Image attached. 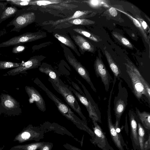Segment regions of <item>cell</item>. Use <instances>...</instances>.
Instances as JSON below:
<instances>
[{
	"mask_svg": "<svg viewBox=\"0 0 150 150\" xmlns=\"http://www.w3.org/2000/svg\"><path fill=\"white\" fill-rule=\"evenodd\" d=\"M37 84L45 92L48 97L54 101L59 112L63 116L73 122L79 128L86 131L91 136L93 135V132L75 115L67 105L62 102L60 99L50 91L40 81H38Z\"/></svg>",
	"mask_w": 150,
	"mask_h": 150,
	"instance_id": "obj_1",
	"label": "cell"
},
{
	"mask_svg": "<svg viewBox=\"0 0 150 150\" xmlns=\"http://www.w3.org/2000/svg\"><path fill=\"white\" fill-rule=\"evenodd\" d=\"M118 92L115 97L114 101V110L116 120L119 123L121 116L125 111L127 105L128 96L127 89L122 85V81L120 80L118 84Z\"/></svg>",
	"mask_w": 150,
	"mask_h": 150,
	"instance_id": "obj_2",
	"label": "cell"
},
{
	"mask_svg": "<svg viewBox=\"0 0 150 150\" xmlns=\"http://www.w3.org/2000/svg\"><path fill=\"white\" fill-rule=\"evenodd\" d=\"M44 137L43 131L37 128L29 125L24 128L15 137L13 141H18L22 143L27 141L35 140L38 141Z\"/></svg>",
	"mask_w": 150,
	"mask_h": 150,
	"instance_id": "obj_3",
	"label": "cell"
},
{
	"mask_svg": "<svg viewBox=\"0 0 150 150\" xmlns=\"http://www.w3.org/2000/svg\"><path fill=\"white\" fill-rule=\"evenodd\" d=\"M55 86L57 88V91L62 96L67 104L86 121V118L83 115L81 108L71 90L66 86L62 85L61 84Z\"/></svg>",
	"mask_w": 150,
	"mask_h": 150,
	"instance_id": "obj_4",
	"label": "cell"
},
{
	"mask_svg": "<svg viewBox=\"0 0 150 150\" xmlns=\"http://www.w3.org/2000/svg\"><path fill=\"white\" fill-rule=\"evenodd\" d=\"M126 72L131 80L134 95L139 101L140 100L142 95H144L148 99L149 103L150 98L148 96L141 81L130 65L127 63L126 64Z\"/></svg>",
	"mask_w": 150,
	"mask_h": 150,
	"instance_id": "obj_5",
	"label": "cell"
},
{
	"mask_svg": "<svg viewBox=\"0 0 150 150\" xmlns=\"http://www.w3.org/2000/svg\"><path fill=\"white\" fill-rule=\"evenodd\" d=\"M112 86L110 92L108 100L107 110L108 127L111 137L116 147L119 150H124L120 135L116 131L115 126L113 124L111 120L110 104L112 93L114 88V86Z\"/></svg>",
	"mask_w": 150,
	"mask_h": 150,
	"instance_id": "obj_6",
	"label": "cell"
},
{
	"mask_svg": "<svg viewBox=\"0 0 150 150\" xmlns=\"http://www.w3.org/2000/svg\"><path fill=\"white\" fill-rule=\"evenodd\" d=\"M69 88L74 94L80 102L86 108L88 112L89 117L93 121L101 122V114L100 111L97 110L93 105L90 101L86 97L82 96L71 86Z\"/></svg>",
	"mask_w": 150,
	"mask_h": 150,
	"instance_id": "obj_7",
	"label": "cell"
},
{
	"mask_svg": "<svg viewBox=\"0 0 150 150\" xmlns=\"http://www.w3.org/2000/svg\"><path fill=\"white\" fill-rule=\"evenodd\" d=\"M94 68L96 76L100 78L106 91H108L111 77L101 59L97 57L94 62Z\"/></svg>",
	"mask_w": 150,
	"mask_h": 150,
	"instance_id": "obj_8",
	"label": "cell"
},
{
	"mask_svg": "<svg viewBox=\"0 0 150 150\" xmlns=\"http://www.w3.org/2000/svg\"><path fill=\"white\" fill-rule=\"evenodd\" d=\"M44 35L39 33H26L14 37L0 44V47H6L31 42L43 38Z\"/></svg>",
	"mask_w": 150,
	"mask_h": 150,
	"instance_id": "obj_9",
	"label": "cell"
},
{
	"mask_svg": "<svg viewBox=\"0 0 150 150\" xmlns=\"http://www.w3.org/2000/svg\"><path fill=\"white\" fill-rule=\"evenodd\" d=\"M66 59L78 74L88 83L93 91L96 93V89L91 81L88 72L85 68L75 58H71L68 55Z\"/></svg>",
	"mask_w": 150,
	"mask_h": 150,
	"instance_id": "obj_10",
	"label": "cell"
},
{
	"mask_svg": "<svg viewBox=\"0 0 150 150\" xmlns=\"http://www.w3.org/2000/svg\"><path fill=\"white\" fill-rule=\"evenodd\" d=\"M93 127L94 135L93 137L94 143H96L99 147L103 149H105L106 148V139L103 132L97 122L93 121Z\"/></svg>",
	"mask_w": 150,
	"mask_h": 150,
	"instance_id": "obj_11",
	"label": "cell"
},
{
	"mask_svg": "<svg viewBox=\"0 0 150 150\" xmlns=\"http://www.w3.org/2000/svg\"><path fill=\"white\" fill-rule=\"evenodd\" d=\"M91 11H78L75 12L74 14L69 17L58 20L54 21H50L48 23L45 24H51L55 25L64 22L68 21L77 18H84L92 16L94 15L95 13H93Z\"/></svg>",
	"mask_w": 150,
	"mask_h": 150,
	"instance_id": "obj_12",
	"label": "cell"
},
{
	"mask_svg": "<svg viewBox=\"0 0 150 150\" xmlns=\"http://www.w3.org/2000/svg\"><path fill=\"white\" fill-rule=\"evenodd\" d=\"M131 130V136L133 146L136 149L139 147L137 123L132 111L129 110V112Z\"/></svg>",
	"mask_w": 150,
	"mask_h": 150,
	"instance_id": "obj_13",
	"label": "cell"
},
{
	"mask_svg": "<svg viewBox=\"0 0 150 150\" xmlns=\"http://www.w3.org/2000/svg\"><path fill=\"white\" fill-rule=\"evenodd\" d=\"M28 92L32 99L35 101L38 109L44 112L46 110L44 100L40 93L33 88H29Z\"/></svg>",
	"mask_w": 150,
	"mask_h": 150,
	"instance_id": "obj_14",
	"label": "cell"
},
{
	"mask_svg": "<svg viewBox=\"0 0 150 150\" xmlns=\"http://www.w3.org/2000/svg\"><path fill=\"white\" fill-rule=\"evenodd\" d=\"M72 38L76 44L83 52H94V46L85 38L79 35H73Z\"/></svg>",
	"mask_w": 150,
	"mask_h": 150,
	"instance_id": "obj_15",
	"label": "cell"
},
{
	"mask_svg": "<svg viewBox=\"0 0 150 150\" xmlns=\"http://www.w3.org/2000/svg\"><path fill=\"white\" fill-rule=\"evenodd\" d=\"M105 54L109 66L114 75L113 86H114L117 80L121 74V71L117 65L114 61L110 53L107 51H105Z\"/></svg>",
	"mask_w": 150,
	"mask_h": 150,
	"instance_id": "obj_16",
	"label": "cell"
},
{
	"mask_svg": "<svg viewBox=\"0 0 150 150\" xmlns=\"http://www.w3.org/2000/svg\"><path fill=\"white\" fill-rule=\"evenodd\" d=\"M35 18V15L34 13H26L18 17L15 23L21 27L25 26L34 22Z\"/></svg>",
	"mask_w": 150,
	"mask_h": 150,
	"instance_id": "obj_17",
	"label": "cell"
},
{
	"mask_svg": "<svg viewBox=\"0 0 150 150\" xmlns=\"http://www.w3.org/2000/svg\"><path fill=\"white\" fill-rule=\"evenodd\" d=\"M46 143L45 142H37L24 145H17L12 147L9 150H37Z\"/></svg>",
	"mask_w": 150,
	"mask_h": 150,
	"instance_id": "obj_18",
	"label": "cell"
},
{
	"mask_svg": "<svg viewBox=\"0 0 150 150\" xmlns=\"http://www.w3.org/2000/svg\"><path fill=\"white\" fill-rule=\"evenodd\" d=\"M41 72L47 75L55 86L60 84L59 79L57 74L53 69L47 67L41 66L39 68Z\"/></svg>",
	"mask_w": 150,
	"mask_h": 150,
	"instance_id": "obj_19",
	"label": "cell"
},
{
	"mask_svg": "<svg viewBox=\"0 0 150 150\" xmlns=\"http://www.w3.org/2000/svg\"><path fill=\"white\" fill-rule=\"evenodd\" d=\"M136 112L142 124L146 129H150V114L146 111L141 112L135 107Z\"/></svg>",
	"mask_w": 150,
	"mask_h": 150,
	"instance_id": "obj_20",
	"label": "cell"
},
{
	"mask_svg": "<svg viewBox=\"0 0 150 150\" xmlns=\"http://www.w3.org/2000/svg\"><path fill=\"white\" fill-rule=\"evenodd\" d=\"M54 35L59 41L72 49L78 55H80L74 44L69 38L57 33L55 34Z\"/></svg>",
	"mask_w": 150,
	"mask_h": 150,
	"instance_id": "obj_21",
	"label": "cell"
},
{
	"mask_svg": "<svg viewBox=\"0 0 150 150\" xmlns=\"http://www.w3.org/2000/svg\"><path fill=\"white\" fill-rule=\"evenodd\" d=\"M116 10L121 12L123 13L125 15H126L130 18V19L132 21L133 23L134 24L136 27L138 28L139 30L142 34V35L144 38L145 40L147 43L149 44V40L148 38V37L147 36L146 32L144 31L143 28L141 26L140 23L138 21L136 18H134L133 16L127 13L125 11H122L120 10L117 8H115Z\"/></svg>",
	"mask_w": 150,
	"mask_h": 150,
	"instance_id": "obj_22",
	"label": "cell"
},
{
	"mask_svg": "<svg viewBox=\"0 0 150 150\" xmlns=\"http://www.w3.org/2000/svg\"><path fill=\"white\" fill-rule=\"evenodd\" d=\"M137 132L139 147L141 150L144 149L145 140V130L140 122L137 123Z\"/></svg>",
	"mask_w": 150,
	"mask_h": 150,
	"instance_id": "obj_23",
	"label": "cell"
},
{
	"mask_svg": "<svg viewBox=\"0 0 150 150\" xmlns=\"http://www.w3.org/2000/svg\"><path fill=\"white\" fill-rule=\"evenodd\" d=\"M128 63L130 65L132 69L139 79L145 89L148 96L150 98V86L148 83L145 80L140 72L134 64L127 60Z\"/></svg>",
	"mask_w": 150,
	"mask_h": 150,
	"instance_id": "obj_24",
	"label": "cell"
},
{
	"mask_svg": "<svg viewBox=\"0 0 150 150\" xmlns=\"http://www.w3.org/2000/svg\"><path fill=\"white\" fill-rule=\"evenodd\" d=\"M73 30L76 32L85 36L95 42H98L101 40V39L98 36L84 29L77 28H74Z\"/></svg>",
	"mask_w": 150,
	"mask_h": 150,
	"instance_id": "obj_25",
	"label": "cell"
},
{
	"mask_svg": "<svg viewBox=\"0 0 150 150\" xmlns=\"http://www.w3.org/2000/svg\"><path fill=\"white\" fill-rule=\"evenodd\" d=\"M87 4L91 8H96L102 6L108 7V1L101 0H89L83 1Z\"/></svg>",
	"mask_w": 150,
	"mask_h": 150,
	"instance_id": "obj_26",
	"label": "cell"
},
{
	"mask_svg": "<svg viewBox=\"0 0 150 150\" xmlns=\"http://www.w3.org/2000/svg\"><path fill=\"white\" fill-rule=\"evenodd\" d=\"M112 33L113 36L123 45L130 48L133 47L130 42L122 35L116 32H113Z\"/></svg>",
	"mask_w": 150,
	"mask_h": 150,
	"instance_id": "obj_27",
	"label": "cell"
},
{
	"mask_svg": "<svg viewBox=\"0 0 150 150\" xmlns=\"http://www.w3.org/2000/svg\"><path fill=\"white\" fill-rule=\"evenodd\" d=\"M63 1L60 0H38L31 1L29 4L32 5L40 6H46L50 4H58Z\"/></svg>",
	"mask_w": 150,
	"mask_h": 150,
	"instance_id": "obj_28",
	"label": "cell"
},
{
	"mask_svg": "<svg viewBox=\"0 0 150 150\" xmlns=\"http://www.w3.org/2000/svg\"><path fill=\"white\" fill-rule=\"evenodd\" d=\"M70 23L74 25H89L95 23L94 21L85 18H77L68 21Z\"/></svg>",
	"mask_w": 150,
	"mask_h": 150,
	"instance_id": "obj_29",
	"label": "cell"
},
{
	"mask_svg": "<svg viewBox=\"0 0 150 150\" xmlns=\"http://www.w3.org/2000/svg\"><path fill=\"white\" fill-rule=\"evenodd\" d=\"M137 19L140 23L141 26L143 28L144 31L146 33H150V28L147 25L146 22L144 21L142 19L140 18L138 16H136Z\"/></svg>",
	"mask_w": 150,
	"mask_h": 150,
	"instance_id": "obj_30",
	"label": "cell"
},
{
	"mask_svg": "<svg viewBox=\"0 0 150 150\" xmlns=\"http://www.w3.org/2000/svg\"><path fill=\"white\" fill-rule=\"evenodd\" d=\"M53 146V144L52 143L47 142L39 150H51Z\"/></svg>",
	"mask_w": 150,
	"mask_h": 150,
	"instance_id": "obj_31",
	"label": "cell"
},
{
	"mask_svg": "<svg viewBox=\"0 0 150 150\" xmlns=\"http://www.w3.org/2000/svg\"><path fill=\"white\" fill-rule=\"evenodd\" d=\"M16 11L15 9L12 7L8 8L5 11V16H8L13 14Z\"/></svg>",
	"mask_w": 150,
	"mask_h": 150,
	"instance_id": "obj_32",
	"label": "cell"
},
{
	"mask_svg": "<svg viewBox=\"0 0 150 150\" xmlns=\"http://www.w3.org/2000/svg\"><path fill=\"white\" fill-rule=\"evenodd\" d=\"M63 146L65 148L69 150H82L68 143L64 144Z\"/></svg>",
	"mask_w": 150,
	"mask_h": 150,
	"instance_id": "obj_33",
	"label": "cell"
},
{
	"mask_svg": "<svg viewBox=\"0 0 150 150\" xmlns=\"http://www.w3.org/2000/svg\"><path fill=\"white\" fill-rule=\"evenodd\" d=\"M109 12L110 14L113 16H116L117 14V12L115 8L111 7L109 9Z\"/></svg>",
	"mask_w": 150,
	"mask_h": 150,
	"instance_id": "obj_34",
	"label": "cell"
},
{
	"mask_svg": "<svg viewBox=\"0 0 150 150\" xmlns=\"http://www.w3.org/2000/svg\"><path fill=\"white\" fill-rule=\"evenodd\" d=\"M25 49L23 46H19L16 47L13 50L14 52L17 53L23 51Z\"/></svg>",
	"mask_w": 150,
	"mask_h": 150,
	"instance_id": "obj_35",
	"label": "cell"
},
{
	"mask_svg": "<svg viewBox=\"0 0 150 150\" xmlns=\"http://www.w3.org/2000/svg\"><path fill=\"white\" fill-rule=\"evenodd\" d=\"M14 64L13 63L10 62H4L3 64V66L5 68H10L13 67Z\"/></svg>",
	"mask_w": 150,
	"mask_h": 150,
	"instance_id": "obj_36",
	"label": "cell"
},
{
	"mask_svg": "<svg viewBox=\"0 0 150 150\" xmlns=\"http://www.w3.org/2000/svg\"><path fill=\"white\" fill-rule=\"evenodd\" d=\"M5 105L7 107L11 108L13 106V103L9 100H7L4 102Z\"/></svg>",
	"mask_w": 150,
	"mask_h": 150,
	"instance_id": "obj_37",
	"label": "cell"
},
{
	"mask_svg": "<svg viewBox=\"0 0 150 150\" xmlns=\"http://www.w3.org/2000/svg\"><path fill=\"white\" fill-rule=\"evenodd\" d=\"M4 146L3 147H2L1 148V149L0 150H2V149L4 148Z\"/></svg>",
	"mask_w": 150,
	"mask_h": 150,
	"instance_id": "obj_38",
	"label": "cell"
},
{
	"mask_svg": "<svg viewBox=\"0 0 150 150\" xmlns=\"http://www.w3.org/2000/svg\"><path fill=\"white\" fill-rule=\"evenodd\" d=\"M2 147H0V150L1 149V148Z\"/></svg>",
	"mask_w": 150,
	"mask_h": 150,
	"instance_id": "obj_39",
	"label": "cell"
}]
</instances>
